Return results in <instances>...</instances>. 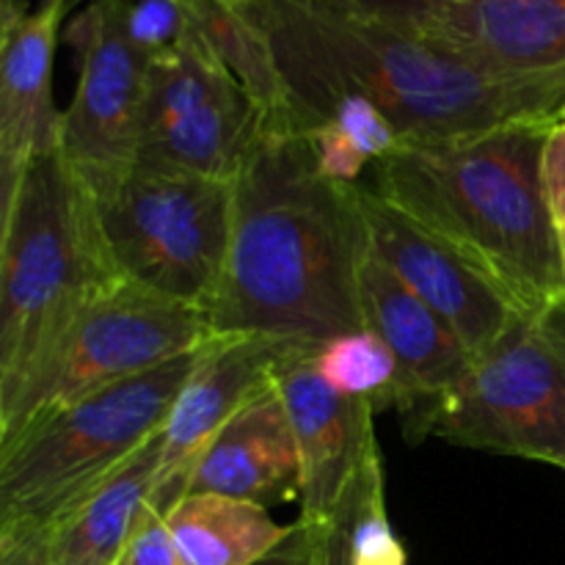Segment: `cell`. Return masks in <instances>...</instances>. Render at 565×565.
<instances>
[{"mask_svg": "<svg viewBox=\"0 0 565 565\" xmlns=\"http://www.w3.org/2000/svg\"><path fill=\"white\" fill-rule=\"evenodd\" d=\"M0 565H53L47 524H0Z\"/></svg>", "mask_w": 565, "mask_h": 565, "instance_id": "obj_23", "label": "cell"}, {"mask_svg": "<svg viewBox=\"0 0 565 565\" xmlns=\"http://www.w3.org/2000/svg\"><path fill=\"white\" fill-rule=\"evenodd\" d=\"M265 127L252 94L193 31L149 64L132 166L235 180Z\"/></svg>", "mask_w": 565, "mask_h": 565, "instance_id": "obj_9", "label": "cell"}, {"mask_svg": "<svg viewBox=\"0 0 565 565\" xmlns=\"http://www.w3.org/2000/svg\"><path fill=\"white\" fill-rule=\"evenodd\" d=\"M318 348H296L274 373L301 452V516L326 527L342 497L379 450L375 406L331 390L315 364Z\"/></svg>", "mask_w": 565, "mask_h": 565, "instance_id": "obj_13", "label": "cell"}, {"mask_svg": "<svg viewBox=\"0 0 565 565\" xmlns=\"http://www.w3.org/2000/svg\"><path fill=\"white\" fill-rule=\"evenodd\" d=\"M199 351L147 370L0 445V524H50L163 430Z\"/></svg>", "mask_w": 565, "mask_h": 565, "instance_id": "obj_5", "label": "cell"}, {"mask_svg": "<svg viewBox=\"0 0 565 565\" xmlns=\"http://www.w3.org/2000/svg\"><path fill=\"white\" fill-rule=\"evenodd\" d=\"M544 180L557 221H565V105L552 116L544 147Z\"/></svg>", "mask_w": 565, "mask_h": 565, "instance_id": "obj_25", "label": "cell"}, {"mask_svg": "<svg viewBox=\"0 0 565 565\" xmlns=\"http://www.w3.org/2000/svg\"><path fill=\"white\" fill-rule=\"evenodd\" d=\"M81 0H42L0 22V204L39 154L58 143L53 61L70 9Z\"/></svg>", "mask_w": 565, "mask_h": 565, "instance_id": "obj_14", "label": "cell"}, {"mask_svg": "<svg viewBox=\"0 0 565 565\" xmlns=\"http://www.w3.org/2000/svg\"><path fill=\"white\" fill-rule=\"evenodd\" d=\"M373 254L450 323L472 356L483 353L522 309L452 243L359 185Z\"/></svg>", "mask_w": 565, "mask_h": 565, "instance_id": "obj_12", "label": "cell"}, {"mask_svg": "<svg viewBox=\"0 0 565 565\" xmlns=\"http://www.w3.org/2000/svg\"><path fill=\"white\" fill-rule=\"evenodd\" d=\"M22 6H25L22 0H0V22L11 20V17L22 9Z\"/></svg>", "mask_w": 565, "mask_h": 565, "instance_id": "obj_28", "label": "cell"}, {"mask_svg": "<svg viewBox=\"0 0 565 565\" xmlns=\"http://www.w3.org/2000/svg\"><path fill=\"white\" fill-rule=\"evenodd\" d=\"M207 340L199 309L121 281L88 303L33 367L0 392V445L70 403L185 356Z\"/></svg>", "mask_w": 565, "mask_h": 565, "instance_id": "obj_8", "label": "cell"}, {"mask_svg": "<svg viewBox=\"0 0 565 565\" xmlns=\"http://www.w3.org/2000/svg\"><path fill=\"white\" fill-rule=\"evenodd\" d=\"M232 241L204 320L210 337H274L320 348L364 329L370 252L359 185L329 180L312 143L265 130L232 180Z\"/></svg>", "mask_w": 565, "mask_h": 565, "instance_id": "obj_1", "label": "cell"}, {"mask_svg": "<svg viewBox=\"0 0 565 565\" xmlns=\"http://www.w3.org/2000/svg\"><path fill=\"white\" fill-rule=\"evenodd\" d=\"M312 143L318 169L329 180L359 185L362 174L403 143L397 127L359 94L331 99L303 130Z\"/></svg>", "mask_w": 565, "mask_h": 565, "instance_id": "obj_20", "label": "cell"}, {"mask_svg": "<svg viewBox=\"0 0 565 565\" xmlns=\"http://www.w3.org/2000/svg\"><path fill=\"white\" fill-rule=\"evenodd\" d=\"M561 243H563V257H565V221L561 224Z\"/></svg>", "mask_w": 565, "mask_h": 565, "instance_id": "obj_29", "label": "cell"}, {"mask_svg": "<svg viewBox=\"0 0 565 565\" xmlns=\"http://www.w3.org/2000/svg\"><path fill=\"white\" fill-rule=\"evenodd\" d=\"M88 188L119 279L207 312L230 254L232 180L130 166Z\"/></svg>", "mask_w": 565, "mask_h": 565, "instance_id": "obj_7", "label": "cell"}, {"mask_svg": "<svg viewBox=\"0 0 565 565\" xmlns=\"http://www.w3.org/2000/svg\"><path fill=\"white\" fill-rule=\"evenodd\" d=\"M274 508L301 500V452L279 390L270 381L215 436L193 472L191 489Z\"/></svg>", "mask_w": 565, "mask_h": 565, "instance_id": "obj_17", "label": "cell"}, {"mask_svg": "<svg viewBox=\"0 0 565 565\" xmlns=\"http://www.w3.org/2000/svg\"><path fill=\"white\" fill-rule=\"evenodd\" d=\"M259 28L281 88V132L303 136L340 94L370 99L408 141H445L552 119L565 83L480 70L397 22L334 0H237Z\"/></svg>", "mask_w": 565, "mask_h": 565, "instance_id": "obj_2", "label": "cell"}, {"mask_svg": "<svg viewBox=\"0 0 565 565\" xmlns=\"http://www.w3.org/2000/svg\"><path fill=\"white\" fill-rule=\"evenodd\" d=\"M320 555H323V527L298 519L292 533L254 565H320Z\"/></svg>", "mask_w": 565, "mask_h": 565, "instance_id": "obj_24", "label": "cell"}, {"mask_svg": "<svg viewBox=\"0 0 565 565\" xmlns=\"http://www.w3.org/2000/svg\"><path fill=\"white\" fill-rule=\"evenodd\" d=\"M406 428L419 441L436 436L565 469V301L519 312Z\"/></svg>", "mask_w": 565, "mask_h": 565, "instance_id": "obj_6", "label": "cell"}, {"mask_svg": "<svg viewBox=\"0 0 565 565\" xmlns=\"http://www.w3.org/2000/svg\"><path fill=\"white\" fill-rule=\"evenodd\" d=\"M550 121L401 143L364 188L467 254L522 312L552 307L565 301V257L544 180Z\"/></svg>", "mask_w": 565, "mask_h": 565, "instance_id": "obj_3", "label": "cell"}, {"mask_svg": "<svg viewBox=\"0 0 565 565\" xmlns=\"http://www.w3.org/2000/svg\"><path fill=\"white\" fill-rule=\"evenodd\" d=\"M166 522L180 565H254L292 533L268 508L210 491L182 497Z\"/></svg>", "mask_w": 565, "mask_h": 565, "instance_id": "obj_19", "label": "cell"}, {"mask_svg": "<svg viewBox=\"0 0 565 565\" xmlns=\"http://www.w3.org/2000/svg\"><path fill=\"white\" fill-rule=\"evenodd\" d=\"M0 392L92 301L121 285L92 188L55 143L0 204Z\"/></svg>", "mask_w": 565, "mask_h": 565, "instance_id": "obj_4", "label": "cell"}, {"mask_svg": "<svg viewBox=\"0 0 565 565\" xmlns=\"http://www.w3.org/2000/svg\"><path fill=\"white\" fill-rule=\"evenodd\" d=\"M334 3L348 6L353 11H362V14L379 17V20L408 25L417 17L428 14V11L439 9V6L458 3V0H334Z\"/></svg>", "mask_w": 565, "mask_h": 565, "instance_id": "obj_26", "label": "cell"}, {"mask_svg": "<svg viewBox=\"0 0 565 565\" xmlns=\"http://www.w3.org/2000/svg\"><path fill=\"white\" fill-rule=\"evenodd\" d=\"M315 364L326 384L348 397H364L390 408L397 384V362L386 342L373 331H351L334 337L315 351Z\"/></svg>", "mask_w": 565, "mask_h": 565, "instance_id": "obj_21", "label": "cell"}, {"mask_svg": "<svg viewBox=\"0 0 565 565\" xmlns=\"http://www.w3.org/2000/svg\"><path fill=\"white\" fill-rule=\"evenodd\" d=\"M320 565H356L348 550L345 533H342L340 522L331 519L323 527V555H320Z\"/></svg>", "mask_w": 565, "mask_h": 565, "instance_id": "obj_27", "label": "cell"}, {"mask_svg": "<svg viewBox=\"0 0 565 565\" xmlns=\"http://www.w3.org/2000/svg\"><path fill=\"white\" fill-rule=\"evenodd\" d=\"M364 329L386 342L397 362L392 408L406 419L439 401L472 364V353L436 309H430L373 252L362 268Z\"/></svg>", "mask_w": 565, "mask_h": 565, "instance_id": "obj_16", "label": "cell"}, {"mask_svg": "<svg viewBox=\"0 0 565 565\" xmlns=\"http://www.w3.org/2000/svg\"><path fill=\"white\" fill-rule=\"evenodd\" d=\"M406 28L480 70L565 83V0H458Z\"/></svg>", "mask_w": 565, "mask_h": 565, "instance_id": "obj_15", "label": "cell"}, {"mask_svg": "<svg viewBox=\"0 0 565 565\" xmlns=\"http://www.w3.org/2000/svg\"><path fill=\"white\" fill-rule=\"evenodd\" d=\"M77 86L61 110L58 147L88 185L136 163L138 125L152 61L132 44L119 0H88L64 28Z\"/></svg>", "mask_w": 565, "mask_h": 565, "instance_id": "obj_10", "label": "cell"}, {"mask_svg": "<svg viewBox=\"0 0 565 565\" xmlns=\"http://www.w3.org/2000/svg\"><path fill=\"white\" fill-rule=\"evenodd\" d=\"M114 565H180L169 522L158 508L149 502L141 508Z\"/></svg>", "mask_w": 565, "mask_h": 565, "instance_id": "obj_22", "label": "cell"}, {"mask_svg": "<svg viewBox=\"0 0 565 565\" xmlns=\"http://www.w3.org/2000/svg\"><path fill=\"white\" fill-rule=\"evenodd\" d=\"M296 348L301 345L274 337H210L204 342L160 430V461L149 505L166 516L188 494L193 472L215 436L274 381L281 359Z\"/></svg>", "mask_w": 565, "mask_h": 565, "instance_id": "obj_11", "label": "cell"}, {"mask_svg": "<svg viewBox=\"0 0 565 565\" xmlns=\"http://www.w3.org/2000/svg\"><path fill=\"white\" fill-rule=\"evenodd\" d=\"M158 461L160 434L50 522L53 565H114L132 522L152 494Z\"/></svg>", "mask_w": 565, "mask_h": 565, "instance_id": "obj_18", "label": "cell"}]
</instances>
